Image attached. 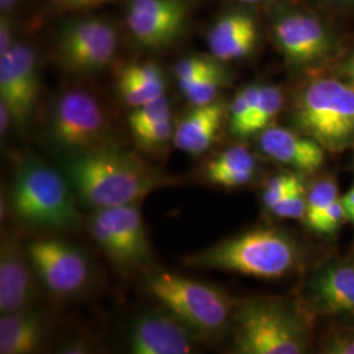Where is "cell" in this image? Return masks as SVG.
<instances>
[{"label":"cell","instance_id":"obj_30","mask_svg":"<svg viewBox=\"0 0 354 354\" xmlns=\"http://www.w3.org/2000/svg\"><path fill=\"white\" fill-rule=\"evenodd\" d=\"M302 181H304L302 177L294 174H285V175H279L270 178L263 193V203L268 209H272L276 203H279L282 198H285L291 190Z\"/></svg>","mask_w":354,"mask_h":354},{"label":"cell","instance_id":"obj_11","mask_svg":"<svg viewBox=\"0 0 354 354\" xmlns=\"http://www.w3.org/2000/svg\"><path fill=\"white\" fill-rule=\"evenodd\" d=\"M189 12V0H127V28L140 45L162 48L180 36Z\"/></svg>","mask_w":354,"mask_h":354},{"label":"cell","instance_id":"obj_2","mask_svg":"<svg viewBox=\"0 0 354 354\" xmlns=\"http://www.w3.org/2000/svg\"><path fill=\"white\" fill-rule=\"evenodd\" d=\"M298 259L297 243L289 235L276 228H256L196 253L189 266L272 279L288 274Z\"/></svg>","mask_w":354,"mask_h":354},{"label":"cell","instance_id":"obj_34","mask_svg":"<svg viewBox=\"0 0 354 354\" xmlns=\"http://www.w3.org/2000/svg\"><path fill=\"white\" fill-rule=\"evenodd\" d=\"M57 6L66 10H91L102 7L113 0H53Z\"/></svg>","mask_w":354,"mask_h":354},{"label":"cell","instance_id":"obj_7","mask_svg":"<svg viewBox=\"0 0 354 354\" xmlns=\"http://www.w3.org/2000/svg\"><path fill=\"white\" fill-rule=\"evenodd\" d=\"M106 130L100 104L84 91H67L53 106L49 122L51 140L68 152L102 146Z\"/></svg>","mask_w":354,"mask_h":354},{"label":"cell","instance_id":"obj_9","mask_svg":"<svg viewBox=\"0 0 354 354\" xmlns=\"http://www.w3.org/2000/svg\"><path fill=\"white\" fill-rule=\"evenodd\" d=\"M117 49V30L102 17L67 23L58 38V58L74 74H92L112 61Z\"/></svg>","mask_w":354,"mask_h":354},{"label":"cell","instance_id":"obj_38","mask_svg":"<svg viewBox=\"0 0 354 354\" xmlns=\"http://www.w3.org/2000/svg\"><path fill=\"white\" fill-rule=\"evenodd\" d=\"M11 121H12V115H11L10 109L7 108V105L4 102H0V133H1V136L7 131Z\"/></svg>","mask_w":354,"mask_h":354},{"label":"cell","instance_id":"obj_25","mask_svg":"<svg viewBox=\"0 0 354 354\" xmlns=\"http://www.w3.org/2000/svg\"><path fill=\"white\" fill-rule=\"evenodd\" d=\"M339 198V189L332 178L319 180L307 194V209H306V225L311 230H315L322 218L327 213L332 203Z\"/></svg>","mask_w":354,"mask_h":354},{"label":"cell","instance_id":"obj_26","mask_svg":"<svg viewBox=\"0 0 354 354\" xmlns=\"http://www.w3.org/2000/svg\"><path fill=\"white\" fill-rule=\"evenodd\" d=\"M283 105V95L276 86H261L256 112L251 124V136L263 131L276 118Z\"/></svg>","mask_w":354,"mask_h":354},{"label":"cell","instance_id":"obj_36","mask_svg":"<svg viewBox=\"0 0 354 354\" xmlns=\"http://www.w3.org/2000/svg\"><path fill=\"white\" fill-rule=\"evenodd\" d=\"M339 74L345 79V82L354 86V53L352 55H349L339 67Z\"/></svg>","mask_w":354,"mask_h":354},{"label":"cell","instance_id":"obj_15","mask_svg":"<svg viewBox=\"0 0 354 354\" xmlns=\"http://www.w3.org/2000/svg\"><path fill=\"white\" fill-rule=\"evenodd\" d=\"M260 147L269 158L298 172L313 174L324 162V149L317 140L285 127H266L260 136Z\"/></svg>","mask_w":354,"mask_h":354},{"label":"cell","instance_id":"obj_37","mask_svg":"<svg viewBox=\"0 0 354 354\" xmlns=\"http://www.w3.org/2000/svg\"><path fill=\"white\" fill-rule=\"evenodd\" d=\"M346 218L354 225V187L342 198Z\"/></svg>","mask_w":354,"mask_h":354},{"label":"cell","instance_id":"obj_23","mask_svg":"<svg viewBox=\"0 0 354 354\" xmlns=\"http://www.w3.org/2000/svg\"><path fill=\"white\" fill-rule=\"evenodd\" d=\"M261 86H247L239 91L228 109L230 130L235 137L251 136V124L256 112Z\"/></svg>","mask_w":354,"mask_h":354},{"label":"cell","instance_id":"obj_3","mask_svg":"<svg viewBox=\"0 0 354 354\" xmlns=\"http://www.w3.org/2000/svg\"><path fill=\"white\" fill-rule=\"evenodd\" d=\"M294 122L304 136L324 149L342 152L354 147V86L339 79H317L301 92Z\"/></svg>","mask_w":354,"mask_h":354},{"label":"cell","instance_id":"obj_13","mask_svg":"<svg viewBox=\"0 0 354 354\" xmlns=\"http://www.w3.org/2000/svg\"><path fill=\"white\" fill-rule=\"evenodd\" d=\"M194 333L169 311L146 313L130 327L129 349L134 354L192 353L196 346Z\"/></svg>","mask_w":354,"mask_h":354},{"label":"cell","instance_id":"obj_24","mask_svg":"<svg viewBox=\"0 0 354 354\" xmlns=\"http://www.w3.org/2000/svg\"><path fill=\"white\" fill-rule=\"evenodd\" d=\"M228 74L226 68L219 64L213 71L201 76L187 86L180 87L187 100L193 105H205L213 102L222 87L227 83Z\"/></svg>","mask_w":354,"mask_h":354},{"label":"cell","instance_id":"obj_29","mask_svg":"<svg viewBox=\"0 0 354 354\" xmlns=\"http://www.w3.org/2000/svg\"><path fill=\"white\" fill-rule=\"evenodd\" d=\"M307 194L308 193L304 187V181H302L285 198H282L269 210L279 218H304L307 209Z\"/></svg>","mask_w":354,"mask_h":354},{"label":"cell","instance_id":"obj_4","mask_svg":"<svg viewBox=\"0 0 354 354\" xmlns=\"http://www.w3.org/2000/svg\"><path fill=\"white\" fill-rule=\"evenodd\" d=\"M59 172L38 160H26L13 183V213L28 226L51 230L73 228L79 214L73 193Z\"/></svg>","mask_w":354,"mask_h":354},{"label":"cell","instance_id":"obj_12","mask_svg":"<svg viewBox=\"0 0 354 354\" xmlns=\"http://www.w3.org/2000/svg\"><path fill=\"white\" fill-rule=\"evenodd\" d=\"M39 92L36 54L28 45L16 44L0 55V102L10 109L15 125H24Z\"/></svg>","mask_w":354,"mask_h":354},{"label":"cell","instance_id":"obj_28","mask_svg":"<svg viewBox=\"0 0 354 354\" xmlns=\"http://www.w3.org/2000/svg\"><path fill=\"white\" fill-rule=\"evenodd\" d=\"M216 58H209V57H201V55H193L181 59L175 66V75L178 82V87L187 86L192 82L200 79L201 76L206 75L207 73L213 71L219 66Z\"/></svg>","mask_w":354,"mask_h":354},{"label":"cell","instance_id":"obj_17","mask_svg":"<svg viewBox=\"0 0 354 354\" xmlns=\"http://www.w3.org/2000/svg\"><path fill=\"white\" fill-rule=\"evenodd\" d=\"M313 307L326 315H354V266L337 264L320 270L308 285Z\"/></svg>","mask_w":354,"mask_h":354},{"label":"cell","instance_id":"obj_1","mask_svg":"<svg viewBox=\"0 0 354 354\" xmlns=\"http://www.w3.org/2000/svg\"><path fill=\"white\" fill-rule=\"evenodd\" d=\"M62 167L80 198L96 209L137 203L162 183L140 156L106 145L68 152Z\"/></svg>","mask_w":354,"mask_h":354},{"label":"cell","instance_id":"obj_20","mask_svg":"<svg viewBox=\"0 0 354 354\" xmlns=\"http://www.w3.org/2000/svg\"><path fill=\"white\" fill-rule=\"evenodd\" d=\"M45 335L42 317L30 311L3 314L0 317V353L36 352Z\"/></svg>","mask_w":354,"mask_h":354},{"label":"cell","instance_id":"obj_8","mask_svg":"<svg viewBox=\"0 0 354 354\" xmlns=\"http://www.w3.org/2000/svg\"><path fill=\"white\" fill-rule=\"evenodd\" d=\"M91 234L118 266H137L150 259V241L136 203L97 209L91 219Z\"/></svg>","mask_w":354,"mask_h":354},{"label":"cell","instance_id":"obj_19","mask_svg":"<svg viewBox=\"0 0 354 354\" xmlns=\"http://www.w3.org/2000/svg\"><path fill=\"white\" fill-rule=\"evenodd\" d=\"M226 113V104L219 100L196 105L175 127V146L178 150L192 155L206 151L216 140Z\"/></svg>","mask_w":354,"mask_h":354},{"label":"cell","instance_id":"obj_16","mask_svg":"<svg viewBox=\"0 0 354 354\" xmlns=\"http://www.w3.org/2000/svg\"><path fill=\"white\" fill-rule=\"evenodd\" d=\"M28 254L15 239L1 241L0 251V311L1 314L26 310L33 298Z\"/></svg>","mask_w":354,"mask_h":354},{"label":"cell","instance_id":"obj_35","mask_svg":"<svg viewBox=\"0 0 354 354\" xmlns=\"http://www.w3.org/2000/svg\"><path fill=\"white\" fill-rule=\"evenodd\" d=\"M12 36V23L7 16L3 15L0 19V55L6 54L15 45Z\"/></svg>","mask_w":354,"mask_h":354},{"label":"cell","instance_id":"obj_27","mask_svg":"<svg viewBox=\"0 0 354 354\" xmlns=\"http://www.w3.org/2000/svg\"><path fill=\"white\" fill-rule=\"evenodd\" d=\"M171 118V105L165 95L147 102L142 106L134 108V112L129 115V125L131 131H137L143 127H150L152 124L169 120Z\"/></svg>","mask_w":354,"mask_h":354},{"label":"cell","instance_id":"obj_33","mask_svg":"<svg viewBox=\"0 0 354 354\" xmlns=\"http://www.w3.org/2000/svg\"><path fill=\"white\" fill-rule=\"evenodd\" d=\"M324 352L332 354H354V332L342 333L330 337L326 344Z\"/></svg>","mask_w":354,"mask_h":354},{"label":"cell","instance_id":"obj_6","mask_svg":"<svg viewBox=\"0 0 354 354\" xmlns=\"http://www.w3.org/2000/svg\"><path fill=\"white\" fill-rule=\"evenodd\" d=\"M235 352L241 354H301L306 336L301 322L277 304L251 302L234 314Z\"/></svg>","mask_w":354,"mask_h":354},{"label":"cell","instance_id":"obj_10","mask_svg":"<svg viewBox=\"0 0 354 354\" xmlns=\"http://www.w3.org/2000/svg\"><path fill=\"white\" fill-rule=\"evenodd\" d=\"M30 266L57 295L80 290L89 276L88 261L76 247L59 239H37L28 247Z\"/></svg>","mask_w":354,"mask_h":354},{"label":"cell","instance_id":"obj_5","mask_svg":"<svg viewBox=\"0 0 354 354\" xmlns=\"http://www.w3.org/2000/svg\"><path fill=\"white\" fill-rule=\"evenodd\" d=\"M146 286L156 301L197 335L214 336L227 326L230 301L222 291L207 283L159 272L152 274Z\"/></svg>","mask_w":354,"mask_h":354},{"label":"cell","instance_id":"obj_21","mask_svg":"<svg viewBox=\"0 0 354 354\" xmlns=\"http://www.w3.org/2000/svg\"><path fill=\"white\" fill-rule=\"evenodd\" d=\"M118 91L129 106L138 108L165 95V75L156 64H129L120 73Z\"/></svg>","mask_w":354,"mask_h":354},{"label":"cell","instance_id":"obj_18","mask_svg":"<svg viewBox=\"0 0 354 354\" xmlns=\"http://www.w3.org/2000/svg\"><path fill=\"white\" fill-rule=\"evenodd\" d=\"M257 42V26L248 13L228 12L212 26L207 44L221 62L235 61L252 53Z\"/></svg>","mask_w":354,"mask_h":354},{"label":"cell","instance_id":"obj_40","mask_svg":"<svg viewBox=\"0 0 354 354\" xmlns=\"http://www.w3.org/2000/svg\"><path fill=\"white\" fill-rule=\"evenodd\" d=\"M241 3H247V4H252V3H259V1H263V0H238Z\"/></svg>","mask_w":354,"mask_h":354},{"label":"cell","instance_id":"obj_31","mask_svg":"<svg viewBox=\"0 0 354 354\" xmlns=\"http://www.w3.org/2000/svg\"><path fill=\"white\" fill-rule=\"evenodd\" d=\"M174 133H175V129L169 118V120L152 124L150 127L140 129L133 134L140 147L152 149V147L162 146L167 140H171L174 137Z\"/></svg>","mask_w":354,"mask_h":354},{"label":"cell","instance_id":"obj_22","mask_svg":"<svg viewBox=\"0 0 354 354\" xmlns=\"http://www.w3.org/2000/svg\"><path fill=\"white\" fill-rule=\"evenodd\" d=\"M254 171L256 159L252 152L243 145H235L207 163L205 176L215 185L238 188L252 181Z\"/></svg>","mask_w":354,"mask_h":354},{"label":"cell","instance_id":"obj_39","mask_svg":"<svg viewBox=\"0 0 354 354\" xmlns=\"http://www.w3.org/2000/svg\"><path fill=\"white\" fill-rule=\"evenodd\" d=\"M19 0H0V8L3 13L10 11Z\"/></svg>","mask_w":354,"mask_h":354},{"label":"cell","instance_id":"obj_14","mask_svg":"<svg viewBox=\"0 0 354 354\" xmlns=\"http://www.w3.org/2000/svg\"><path fill=\"white\" fill-rule=\"evenodd\" d=\"M273 36L281 53L295 64H314L323 59L332 44L323 24L304 13L279 15L273 23Z\"/></svg>","mask_w":354,"mask_h":354},{"label":"cell","instance_id":"obj_32","mask_svg":"<svg viewBox=\"0 0 354 354\" xmlns=\"http://www.w3.org/2000/svg\"><path fill=\"white\" fill-rule=\"evenodd\" d=\"M346 216L342 200L337 198L335 203H332V206L327 210V213L322 218V221L319 222L317 228L314 230L317 234H323V235H332L337 231V228L340 227L342 219Z\"/></svg>","mask_w":354,"mask_h":354}]
</instances>
